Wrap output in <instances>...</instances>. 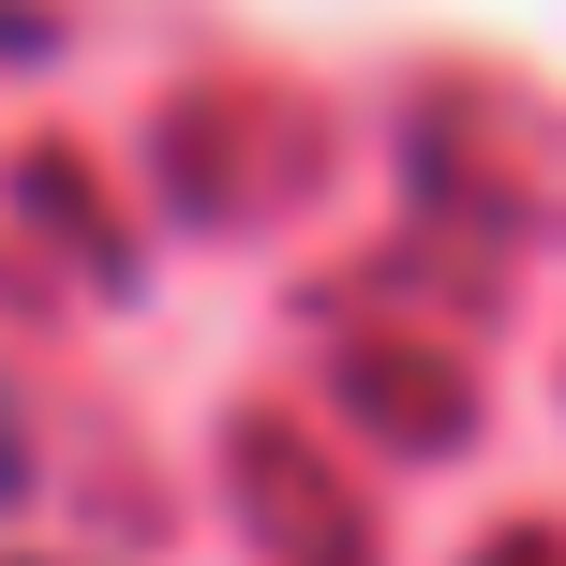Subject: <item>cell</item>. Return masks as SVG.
Instances as JSON below:
<instances>
[{"mask_svg":"<svg viewBox=\"0 0 566 566\" xmlns=\"http://www.w3.org/2000/svg\"><path fill=\"white\" fill-rule=\"evenodd\" d=\"M15 462H30V448H15V418H0V492H15Z\"/></svg>","mask_w":566,"mask_h":566,"instance_id":"cell-1","label":"cell"}]
</instances>
